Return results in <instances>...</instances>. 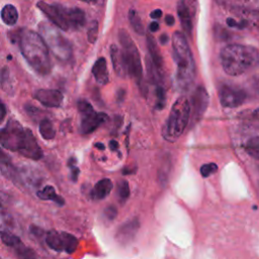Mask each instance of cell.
I'll list each match as a JSON object with an SVG mask.
<instances>
[{"label":"cell","mask_w":259,"mask_h":259,"mask_svg":"<svg viewBox=\"0 0 259 259\" xmlns=\"http://www.w3.org/2000/svg\"><path fill=\"white\" fill-rule=\"evenodd\" d=\"M0 142L3 148L18 152L28 159L39 160L42 157V151L32 133L15 119H9L1 130Z\"/></svg>","instance_id":"cell-1"},{"label":"cell","mask_w":259,"mask_h":259,"mask_svg":"<svg viewBox=\"0 0 259 259\" xmlns=\"http://www.w3.org/2000/svg\"><path fill=\"white\" fill-rule=\"evenodd\" d=\"M19 48L29 66L39 75H48L52 70L50 50L42 36L32 30L22 29L18 34Z\"/></svg>","instance_id":"cell-2"},{"label":"cell","mask_w":259,"mask_h":259,"mask_svg":"<svg viewBox=\"0 0 259 259\" xmlns=\"http://www.w3.org/2000/svg\"><path fill=\"white\" fill-rule=\"evenodd\" d=\"M220 59L228 75L239 76L259 66V50L252 46L232 44L222 49Z\"/></svg>","instance_id":"cell-3"},{"label":"cell","mask_w":259,"mask_h":259,"mask_svg":"<svg viewBox=\"0 0 259 259\" xmlns=\"http://www.w3.org/2000/svg\"><path fill=\"white\" fill-rule=\"evenodd\" d=\"M172 54L176 64V83L182 89H188L195 78V63L185 35L175 31L172 35Z\"/></svg>","instance_id":"cell-4"},{"label":"cell","mask_w":259,"mask_h":259,"mask_svg":"<svg viewBox=\"0 0 259 259\" xmlns=\"http://www.w3.org/2000/svg\"><path fill=\"white\" fill-rule=\"evenodd\" d=\"M191 113V106L185 96H180L173 103L168 118L162 127V136L168 142H175L183 134Z\"/></svg>","instance_id":"cell-5"},{"label":"cell","mask_w":259,"mask_h":259,"mask_svg":"<svg viewBox=\"0 0 259 259\" xmlns=\"http://www.w3.org/2000/svg\"><path fill=\"white\" fill-rule=\"evenodd\" d=\"M119 41L121 44V51L124 56L127 75H130L138 84L141 92L147 95V88L144 86V74H143V66L141 62V57L139 51L131 37L130 33L121 28L118 31Z\"/></svg>","instance_id":"cell-6"},{"label":"cell","mask_w":259,"mask_h":259,"mask_svg":"<svg viewBox=\"0 0 259 259\" xmlns=\"http://www.w3.org/2000/svg\"><path fill=\"white\" fill-rule=\"evenodd\" d=\"M39 34L45 39L49 50L58 60L65 62L71 59L72 57V48L67 38L58 30L57 26L41 22L38 25Z\"/></svg>","instance_id":"cell-7"},{"label":"cell","mask_w":259,"mask_h":259,"mask_svg":"<svg viewBox=\"0 0 259 259\" xmlns=\"http://www.w3.org/2000/svg\"><path fill=\"white\" fill-rule=\"evenodd\" d=\"M46 243L54 251H64L69 254H72L78 246L76 237L67 232L59 231H50L46 236Z\"/></svg>","instance_id":"cell-8"},{"label":"cell","mask_w":259,"mask_h":259,"mask_svg":"<svg viewBox=\"0 0 259 259\" xmlns=\"http://www.w3.org/2000/svg\"><path fill=\"white\" fill-rule=\"evenodd\" d=\"M219 98L224 107L234 108L242 105L246 101L247 93L239 86L223 84L219 89Z\"/></svg>","instance_id":"cell-9"},{"label":"cell","mask_w":259,"mask_h":259,"mask_svg":"<svg viewBox=\"0 0 259 259\" xmlns=\"http://www.w3.org/2000/svg\"><path fill=\"white\" fill-rule=\"evenodd\" d=\"M196 12L195 0H179L177 4V14L184 32L190 36L193 27V18Z\"/></svg>","instance_id":"cell-10"},{"label":"cell","mask_w":259,"mask_h":259,"mask_svg":"<svg viewBox=\"0 0 259 259\" xmlns=\"http://www.w3.org/2000/svg\"><path fill=\"white\" fill-rule=\"evenodd\" d=\"M37 8L51 20V22L62 30H69L70 27L65 19L63 12V5L61 4H48L39 1L36 4Z\"/></svg>","instance_id":"cell-11"},{"label":"cell","mask_w":259,"mask_h":259,"mask_svg":"<svg viewBox=\"0 0 259 259\" xmlns=\"http://www.w3.org/2000/svg\"><path fill=\"white\" fill-rule=\"evenodd\" d=\"M208 94L205 88L201 85L197 86L191 95V111H192V118L193 121L198 120L203 113L205 112L207 105H208Z\"/></svg>","instance_id":"cell-12"},{"label":"cell","mask_w":259,"mask_h":259,"mask_svg":"<svg viewBox=\"0 0 259 259\" xmlns=\"http://www.w3.org/2000/svg\"><path fill=\"white\" fill-rule=\"evenodd\" d=\"M107 118V115L103 112L92 111L90 113L82 115L80 123V133L82 135H88L93 133L102 122Z\"/></svg>","instance_id":"cell-13"},{"label":"cell","mask_w":259,"mask_h":259,"mask_svg":"<svg viewBox=\"0 0 259 259\" xmlns=\"http://www.w3.org/2000/svg\"><path fill=\"white\" fill-rule=\"evenodd\" d=\"M34 98L46 107H58L63 101V94L56 89H39L35 92Z\"/></svg>","instance_id":"cell-14"},{"label":"cell","mask_w":259,"mask_h":259,"mask_svg":"<svg viewBox=\"0 0 259 259\" xmlns=\"http://www.w3.org/2000/svg\"><path fill=\"white\" fill-rule=\"evenodd\" d=\"M139 227H140L139 220L134 219L131 221H126L125 223H123L122 225L119 226V228L116 232V239L120 243L131 242L137 235Z\"/></svg>","instance_id":"cell-15"},{"label":"cell","mask_w":259,"mask_h":259,"mask_svg":"<svg viewBox=\"0 0 259 259\" xmlns=\"http://www.w3.org/2000/svg\"><path fill=\"white\" fill-rule=\"evenodd\" d=\"M63 12L70 28L77 30L85 24V14L83 10L76 7L68 8L63 6Z\"/></svg>","instance_id":"cell-16"},{"label":"cell","mask_w":259,"mask_h":259,"mask_svg":"<svg viewBox=\"0 0 259 259\" xmlns=\"http://www.w3.org/2000/svg\"><path fill=\"white\" fill-rule=\"evenodd\" d=\"M110 58L113 70L116 75L119 77H125L127 75V69L124 56L122 51L119 50L115 45H111L110 47Z\"/></svg>","instance_id":"cell-17"},{"label":"cell","mask_w":259,"mask_h":259,"mask_svg":"<svg viewBox=\"0 0 259 259\" xmlns=\"http://www.w3.org/2000/svg\"><path fill=\"white\" fill-rule=\"evenodd\" d=\"M147 47L148 51L151 57V61L154 64V66L157 68V70L164 75V63H163V58L160 54L159 48L154 39V37L151 34L147 35Z\"/></svg>","instance_id":"cell-18"},{"label":"cell","mask_w":259,"mask_h":259,"mask_svg":"<svg viewBox=\"0 0 259 259\" xmlns=\"http://www.w3.org/2000/svg\"><path fill=\"white\" fill-rule=\"evenodd\" d=\"M112 187L113 185L111 180L108 178H103L94 185V187L90 191V197L94 200L104 199L108 196V194L112 190Z\"/></svg>","instance_id":"cell-19"},{"label":"cell","mask_w":259,"mask_h":259,"mask_svg":"<svg viewBox=\"0 0 259 259\" xmlns=\"http://www.w3.org/2000/svg\"><path fill=\"white\" fill-rule=\"evenodd\" d=\"M92 74L95 78V81L99 85H105L108 83V70L106 65V60L104 58H99L92 67Z\"/></svg>","instance_id":"cell-20"},{"label":"cell","mask_w":259,"mask_h":259,"mask_svg":"<svg viewBox=\"0 0 259 259\" xmlns=\"http://www.w3.org/2000/svg\"><path fill=\"white\" fill-rule=\"evenodd\" d=\"M36 195L38 198H40L42 200H52L59 205H64V203H65L64 198L62 196H60L56 192L55 188L51 185H47L44 188H41L40 190H38L36 192Z\"/></svg>","instance_id":"cell-21"},{"label":"cell","mask_w":259,"mask_h":259,"mask_svg":"<svg viewBox=\"0 0 259 259\" xmlns=\"http://www.w3.org/2000/svg\"><path fill=\"white\" fill-rule=\"evenodd\" d=\"M1 18L7 25H14L18 19L17 9L12 4H6L1 10Z\"/></svg>","instance_id":"cell-22"},{"label":"cell","mask_w":259,"mask_h":259,"mask_svg":"<svg viewBox=\"0 0 259 259\" xmlns=\"http://www.w3.org/2000/svg\"><path fill=\"white\" fill-rule=\"evenodd\" d=\"M1 87L7 94H12L14 92V85L12 83L10 71L7 67H3L1 71Z\"/></svg>","instance_id":"cell-23"},{"label":"cell","mask_w":259,"mask_h":259,"mask_svg":"<svg viewBox=\"0 0 259 259\" xmlns=\"http://www.w3.org/2000/svg\"><path fill=\"white\" fill-rule=\"evenodd\" d=\"M39 134L45 140H52L56 136V131L51 120L44 118L39 122Z\"/></svg>","instance_id":"cell-24"},{"label":"cell","mask_w":259,"mask_h":259,"mask_svg":"<svg viewBox=\"0 0 259 259\" xmlns=\"http://www.w3.org/2000/svg\"><path fill=\"white\" fill-rule=\"evenodd\" d=\"M128 20L130 23L132 25V27L134 28V30L139 33V34H144L145 33V28L144 25L142 23L141 17L139 16V14L137 13V11L135 9H130L128 11Z\"/></svg>","instance_id":"cell-25"},{"label":"cell","mask_w":259,"mask_h":259,"mask_svg":"<svg viewBox=\"0 0 259 259\" xmlns=\"http://www.w3.org/2000/svg\"><path fill=\"white\" fill-rule=\"evenodd\" d=\"M246 152L253 158L259 160V137L249 139L245 144Z\"/></svg>","instance_id":"cell-26"},{"label":"cell","mask_w":259,"mask_h":259,"mask_svg":"<svg viewBox=\"0 0 259 259\" xmlns=\"http://www.w3.org/2000/svg\"><path fill=\"white\" fill-rule=\"evenodd\" d=\"M1 240L5 245H7L13 249L17 248L19 245L22 244L20 239L17 236L9 233L8 231H4V230L1 232Z\"/></svg>","instance_id":"cell-27"},{"label":"cell","mask_w":259,"mask_h":259,"mask_svg":"<svg viewBox=\"0 0 259 259\" xmlns=\"http://www.w3.org/2000/svg\"><path fill=\"white\" fill-rule=\"evenodd\" d=\"M130 185L126 180H121L117 184V197L120 202H125L130 197Z\"/></svg>","instance_id":"cell-28"},{"label":"cell","mask_w":259,"mask_h":259,"mask_svg":"<svg viewBox=\"0 0 259 259\" xmlns=\"http://www.w3.org/2000/svg\"><path fill=\"white\" fill-rule=\"evenodd\" d=\"M14 250H15V253H16L18 259H37L34 251L30 248L23 246L22 244L19 245Z\"/></svg>","instance_id":"cell-29"},{"label":"cell","mask_w":259,"mask_h":259,"mask_svg":"<svg viewBox=\"0 0 259 259\" xmlns=\"http://www.w3.org/2000/svg\"><path fill=\"white\" fill-rule=\"evenodd\" d=\"M155 96H156L155 107H156L157 109H162V108H164L165 103H166V94H165V89H164L163 85L156 86V89H155Z\"/></svg>","instance_id":"cell-30"},{"label":"cell","mask_w":259,"mask_h":259,"mask_svg":"<svg viewBox=\"0 0 259 259\" xmlns=\"http://www.w3.org/2000/svg\"><path fill=\"white\" fill-rule=\"evenodd\" d=\"M245 120L248 126L252 128H259V107L249 112L245 116Z\"/></svg>","instance_id":"cell-31"},{"label":"cell","mask_w":259,"mask_h":259,"mask_svg":"<svg viewBox=\"0 0 259 259\" xmlns=\"http://www.w3.org/2000/svg\"><path fill=\"white\" fill-rule=\"evenodd\" d=\"M241 7L250 12H259V0H235Z\"/></svg>","instance_id":"cell-32"},{"label":"cell","mask_w":259,"mask_h":259,"mask_svg":"<svg viewBox=\"0 0 259 259\" xmlns=\"http://www.w3.org/2000/svg\"><path fill=\"white\" fill-rule=\"evenodd\" d=\"M97 34H98V22L96 20H93L90 23L88 31H87L88 41L91 44H94L97 39Z\"/></svg>","instance_id":"cell-33"},{"label":"cell","mask_w":259,"mask_h":259,"mask_svg":"<svg viewBox=\"0 0 259 259\" xmlns=\"http://www.w3.org/2000/svg\"><path fill=\"white\" fill-rule=\"evenodd\" d=\"M217 170H218V165L215 163H207V164H203L200 167V174L202 177L206 178L211 174L215 173Z\"/></svg>","instance_id":"cell-34"},{"label":"cell","mask_w":259,"mask_h":259,"mask_svg":"<svg viewBox=\"0 0 259 259\" xmlns=\"http://www.w3.org/2000/svg\"><path fill=\"white\" fill-rule=\"evenodd\" d=\"M77 107H78V110L81 113V115H84V114H87V113H90V112L94 111L92 105L84 99H80L77 102Z\"/></svg>","instance_id":"cell-35"},{"label":"cell","mask_w":259,"mask_h":259,"mask_svg":"<svg viewBox=\"0 0 259 259\" xmlns=\"http://www.w3.org/2000/svg\"><path fill=\"white\" fill-rule=\"evenodd\" d=\"M117 214V210H116V207L114 205H108L105 209H104V215L107 220L111 221V220H114L115 217Z\"/></svg>","instance_id":"cell-36"},{"label":"cell","mask_w":259,"mask_h":259,"mask_svg":"<svg viewBox=\"0 0 259 259\" xmlns=\"http://www.w3.org/2000/svg\"><path fill=\"white\" fill-rule=\"evenodd\" d=\"M251 23L253 27L259 32V12H255V14L251 16Z\"/></svg>","instance_id":"cell-37"},{"label":"cell","mask_w":259,"mask_h":259,"mask_svg":"<svg viewBox=\"0 0 259 259\" xmlns=\"http://www.w3.org/2000/svg\"><path fill=\"white\" fill-rule=\"evenodd\" d=\"M150 16H151L153 19H159V18L162 16V10L156 9V10H154V11L151 12Z\"/></svg>","instance_id":"cell-38"},{"label":"cell","mask_w":259,"mask_h":259,"mask_svg":"<svg viewBox=\"0 0 259 259\" xmlns=\"http://www.w3.org/2000/svg\"><path fill=\"white\" fill-rule=\"evenodd\" d=\"M253 88L258 92V94H259V75L258 76H256V77H254L253 78Z\"/></svg>","instance_id":"cell-39"},{"label":"cell","mask_w":259,"mask_h":259,"mask_svg":"<svg viewBox=\"0 0 259 259\" xmlns=\"http://www.w3.org/2000/svg\"><path fill=\"white\" fill-rule=\"evenodd\" d=\"M165 21L167 23V25H173L174 24V17L172 15H166L165 17Z\"/></svg>","instance_id":"cell-40"},{"label":"cell","mask_w":259,"mask_h":259,"mask_svg":"<svg viewBox=\"0 0 259 259\" xmlns=\"http://www.w3.org/2000/svg\"><path fill=\"white\" fill-rule=\"evenodd\" d=\"M109 148H110L112 151H116V150L118 149V143H117L116 141H114V140L110 141V142H109Z\"/></svg>","instance_id":"cell-41"},{"label":"cell","mask_w":259,"mask_h":259,"mask_svg":"<svg viewBox=\"0 0 259 259\" xmlns=\"http://www.w3.org/2000/svg\"><path fill=\"white\" fill-rule=\"evenodd\" d=\"M159 29V24L157 21H153L151 24H150V30L151 31H157Z\"/></svg>","instance_id":"cell-42"},{"label":"cell","mask_w":259,"mask_h":259,"mask_svg":"<svg viewBox=\"0 0 259 259\" xmlns=\"http://www.w3.org/2000/svg\"><path fill=\"white\" fill-rule=\"evenodd\" d=\"M168 40H169V38H168L167 34L161 35V37H160V42H161L162 45H166V44L168 42Z\"/></svg>","instance_id":"cell-43"},{"label":"cell","mask_w":259,"mask_h":259,"mask_svg":"<svg viewBox=\"0 0 259 259\" xmlns=\"http://www.w3.org/2000/svg\"><path fill=\"white\" fill-rule=\"evenodd\" d=\"M5 112H6V108H5V105L4 103H1V121L4 119V116H5Z\"/></svg>","instance_id":"cell-44"},{"label":"cell","mask_w":259,"mask_h":259,"mask_svg":"<svg viewBox=\"0 0 259 259\" xmlns=\"http://www.w3.org/2000/svg\"><path fill=\"white\" fill-rule=\"evenodd\" d=\"M96 147H97L98 149H100V150H104V149H105L104 145L101 144V143H97V144H96Z\"/></svg>","instance_id":"cell-45"},{"label":"cell","mask_w":259,"mask_h":259,"mask_svg":"<svg viewBox=\"0 0 259 259\" xmlns=\"http://www.w3.org/2000/svg\"><path fill=\"white\" fill-rule=\"evenodd\" d=\"M81 1H83V2H87V3H94V2H96L97 0H81Z\"/></svg>","instance_id":"cell-46"}]
</instances>
